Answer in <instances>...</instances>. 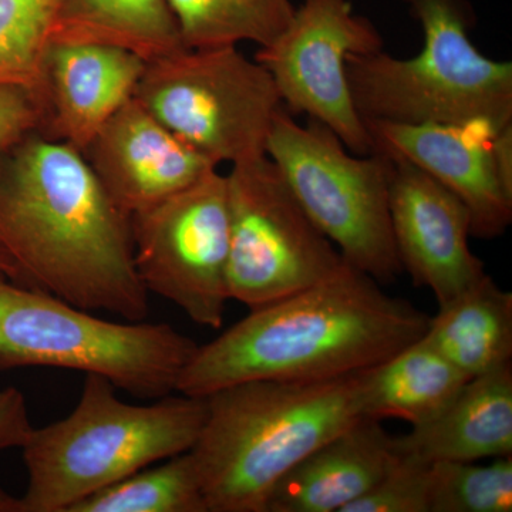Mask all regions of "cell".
Wrapping results in <instances>:
<instances>
[{"label": "cell", "instance_id": "cell-1", "mask_svg": "<svg viewBox=\"0 0 512 512\" xmlns=\"http://www.w3.org/2000/svg\"><path fill=\"white\" fill-rule=\"evenodd\" d=\"M0 247L18 285L127 322L147 318L131 218L69 144L35 131L0 157Z\"/></svg>", "mask_w": 512, "mask_h": 512}, {"label": "cell", "instance_id": "cell-2", "mask_svg": "<svg viewBox=\"0 0 512 512\" xmlns=\"http://www.w3.org/2000/svg\"><path fill=\"white\" fill-rule=\"evenodd\" d=\"M380 285L343 261L318 284L251 309L197 346L175 393L205 399L249 380L335 379L376 366L424 336L430 320Z\"/></svg>", "mask_w": 512, "mask_h": 512}, {"label": "cell", "instance_id": "cell-3", "mask_svg": "<svg viewBox=\"0 0 512 512\" xmlns=\"http://www.w3.org/2000/svg\"><path fill=\"white\" fill-rule=\"evenodd\" d=\"M363 372L249 380L205 397L207 419L190 453L208 512H268L289 471L366 419Z\"/></svg>", "mask_w": 512, "mask_h": 512}, {"label": "cell", "instance_id": "cell-4", "mask_svg": "<svg viewBox=\"0 0 512 512\" xmlns=\"http://www.w3.org/2000/svg\"><path fill=\"white\" fill-rule=\"evenodd\" d=\"M114 389L106 377L89 373L73 412L33 429L22 447L29 474L22 512H69L84 498L197 443L207 400L168 394L153 404H131Z\"/></svg>", "mask_w": 512, "mask_h": 512}, {"label": "cell", "instance_id": "cell-5", "mask_svg": "<svg viewBox=\"0 0 512 512\" xmlns=\"http://www.w3.org/2000/svg\"><path fill=\"white\" fill-rule=\"evenodd\" d=\"M423 30L419 55L397 59L384 50L350 55L346 74L365 121L453 124L497 133L512 124V63L477 49L468 0H400Z\"/></svg>", "mask_w": 512, "mask_h": 512}, {"label": "cell", "instance_id": "cell-6", "mask_svg": "<svg viewBox=\"0 0 512 512\" xmlns=\"http://www.w3.org/2000/svg\"><path fill=\"white\" fill-rule=\"evenodd\" d=\"M197 346L167 323L101 319L0 272V370L93 373L133 396L160 399L175 393Z\"/></svg>", "mask_w": 512, "mask_h": 512}, {"label": "cell", "instance_id": "cell-7", "mask_svg": "<svg viewBox=\"0 0 512 512\" xmlns=\"http://www.w3.org/2000/svg\"><path fill=\"white\" fill-rule=\"evenodd\" d=\"M265 156L346 262L379 284L396 281L403 271L390 222L389 157L352 153L328 127L312 119L302 126L284 107Z\"/></svg>", "mask_w": 512, "mask_h": 512}, {"label": "cell", "instance_id": "cell-8", "mask_svg": "<svg viewBox=\"0 0 512 512\" xmlns=\"http://www.w3.org/2000/svg\"><path fill=\"white\" fill-rule=\"evenodd\" d=\"M134 99L215 165L265 156L281 99L238 46L183 49L148 62Z\"/></svg>", "mask_w": 512, "mask_h": 512}, {"label": "cell", "instance_id": "cell-9", "mask_svg": "<svg viewBox=\"0 0 512 512\" xmlns=\"http://www.w3.org/2000/svg\"><path fill=\"white\" fill-rule=\"evenodd\" d=\"M225 178L229 298L251 311L318 284L343 264L268 157L231 165Z\"/></svg>", "mask_w": 512, "mask_h": 512}, {"label": "cell", "instance_id": "cell-10", "mask_svg": "<svg viewBox=\"0 0 512 512\" xmlns=\"http://www.w3.org/2000/svg\"><path fill=\"white\" fill-rule=\"evenodd\" d=\"M134 265L148 293L197 325L220 329L229 301L227 178L212 170L131 217Z\"/></svg>", "mask_w": 512, "mask_h": 512}, {"label": "cell", "instance_id": "cell-11", "mask_svg": "<svg viewBox=\"0 0 512 512\" xmlns=\"http://www.w3.org/2000/svg\"><path fill=\"white\" fill-rule=\"evenodd\" d=\"M383 49V37L350 0H303L291 22L254 59L274 80L291 116L319 121L359 156L375 154L365 120L357 113L346 74L350 55Z\"/></svg>", "mask_w": 512, "mask_h": 512}, {"label": "cell", "instance_id": "cell-12", "mask_svg": "<svg viewBox=\"0 0 512 512\" xmlns=\"http://www.w3.org/2000/svg\"><path fill=\"white\" fill-rule=\"evenodd\" d=\"M390 158V157H389ZM392 160L390 222L402 271L447 305L487 275L468 245L466 205L416 165Z\"/></svg>", "mask_w": 512, "mask_h": 512}, {"label": "cell", "instance_id": "cell-13", "mask_svg": "<svg viewBox=\"0 0 512 512\" xmlns=\"http://www.w3.org/2000/svg\"><path fill=\"white\" fill-rule=\"evenodd\" d=\"M376 153L416 165L466 205L471 237L494 239L512 222V188L483 128L365 121Z\"/></svg>", "mask_w": 512, "mask_h": 512}, {"label": "cell", "instance_id": "cell-14", "mask_svg": "<svg viewBox=\"0 0 512 512\" xmlns=\"http://www.w3.org/2000/svg\"><path fill=\"white\" fill-rule=\"evenodd\" d=\"M83 154L111 200L130 218L218 168L134 97L100 128Z\"/></svg>", "mask_w": 512, "mask_h": 512}, {"label": "cell", "instance_id": "cell-15", "mask_svg": "<svg viewBox=\"0 0 512 512\" xmlns=\"http://www.w3.org/2000/svg\"><path fill=\"white\" fill-rule=\"evenodd\" d=\"M146 66L123 47L50 42L35 89L43 113L40 133L83 153L133 99Z\"/></svg>", "mask_w": 512, "mask_h": 512}, {"label": "cell", "instance_id": "cell-16", "mask_svg": "<svg viewBox=\"0 0 512 512\" xmlns=\"http://www.w3.org/2000/svg\"><path fill=\"white\" fill-rule=\"evenodd\" d=\"M394 437L362 419L309 454L276 485L268 512H346L392 467Z\"/></svg>", "mask_w": 512, "mask_h": 512}, {"label": "cell", "instance_id": "cell-17", "mask_svg": "<svg viewBox=\"0 0 512 512\" xmlns=\"http://www.w3.org/2000/svg\"><path fill=\"white\" fill-rule=\"evenodd\" d=\"M394 447L424 464L512 456V366L468 379L437 416L394 437Z\"/></svg>", "mask_w": 512, "mask_h": 512}, {"label": "cell", "instance_id": "cell-18", "mask_svg": "<svg viewBox=\"0 0 512 512\" xmlns=\"http://www.w3.org/2000/svg\"><path fill=\"white\" fill-rule=\"evenodd\" d=\"M423 338L468 379L511 365L512 293L485 275L430 316Z\"/></svg>", "mask_w": 512, "mask_h": 512}, {"label": "cell", "instance_id": "cell-19", "mask_svg": "<svg viewBox=\"0 0 512 512\" xmlns=\"http://www.w3.org/2000/svg\"><path fill=\"white\" fill-rule=\"evenodd\" d=\"M467 380L421 336L362 373L363 413L366 419L420 426L437 416Z\"/></svg>", "mask_w": 512, "mask_h": 512}, {"label": "cell", "instance_id": "cell-20", "mask_svg": "<svg viewBox=\"0 0 512 512\" xmlns=\"http://www.w3.org/2000/svg\"><path fill=\"white\" fill-rule=\"evenodd\" d=\"M52 42L123 47L147 63L185 49L167 0H59Z\"/></svg>", "mask_w": 512, "mask_h": 512}, {"label": "cell", "instance_id": "cell-21", "mask_svg": "<svg viewBox=\"0 0 512 512\" xmlns=\"http://www.w3.org/2000/svg\"><path fill=\"white\" fill-rule=\"evenodd\" d=\"M185 49L271 45L291 22L292 0H167Z\"/></svg>", "mask_w": 512, "mask_h": 512}, {"label": "cell", "instance_id": "cell-22", "mask_svg": "<svg viewBox=\"0 0 512 512\" xmlns=\"http://www.w3.org/2000/svg\"><path fill=\"white\" fill-rule=\"evenodd\" d=\"M69 512H208L190 451L141 468L97 491Z\"/></svg>", "mask_w": 512, "mask_h": 512}, {"label": "cell", "instance_id": "cell-23", "mask_svg": "<svg viewBox=\"0 0 512 512\" xmlns=\"http://www.w3.org/2000/svg\"><path fill=\"white\" fill-rule=\"evenodd\" d=\"M512 456L430 464V512H511Z\"/></svg>", "mask_w": 512, "mask_h": 512}, {"label": "cell", "instance_id": "cell-24", "mask_svg": "<svg viewBox=\"0 0 512 512\" xmlns=\"http://www.w3.org/2000/svg\"><path fill=\"white\" fill-rule=\"evenodd\" d=\"M59 0H0V86L35 92Z\"/></svg>", "mask_w": 512, "mask_h": 512}, {"label": "cell", "instance_id": "cell-25", "mask_svg": "<svg viewBox=\"0 0 512 512\" xmlns=\"http://www.w3.org/2000/svg\"><path fill=\"white\" fill-rule=\"evenodd\" d=\"M346 512H430V464L397 453L382 480Z\"/></svg>", "mask_w": 512, "mask_h": 512}, {"label": "cell", "instance_id": "cell-26", "mask_svg": "<svg viewBox=\"0 0 512 512\" xmlns=\"http://www.w3.org/2000/svg\"><path fill=\"white\" fill-rule=\"evenodd\" d=\"M43 113L29 87L0 86V157L42 128Z\"/></svg>", "mask_w": 512, "mask_h": 512}, {"label": "cell", "instance_id": "cell-27", "mask_svg": "<svg viewBox=\"0 0 512 512\" xmlns=\"http://www.w3.org/2000/svg\"><path fill=\"white\" fill-rule=\"evenodd\" d=\"M33 429L25 394L15 387L0 390V451L25 446Z\"/></svg>", "mask_w": 512, "mask_h": 512}, {"label": "cell", "instance_id": "cell-28", "mask_svg": "<svg viewBox=\"0 0 512 512\" xmlns=\"http://www.w3.org/2000/svg\"><path fill=\"white\" fill-rule=\"evenodd\" d=\"M0 512H22L20 498L13 497L0 487Z\"/></svg>", "mask_w": 512, "mask_h": 512}, {"label": "cell", "instance_id": "cell-29", "mask_svg": "<svg viewBox=\"0 0 512 512\" xmlns=\"http://www.w3.org/2000/svg\"><path fill=\"white\" fill-rule=\"evenodd\" d=\"M0 272H2L3 275L8 276L10 281H13L15 282V284H18V269H16V266L13 265L12 261H10L8 254H6V252L3 251L2 247H0Z\"/></svg>", "mask_w": 512, "mask_h": 512}]
</instances>
